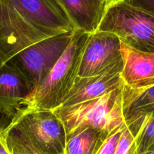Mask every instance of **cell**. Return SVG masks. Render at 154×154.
<instances>
[{
  "label": "cell",
  "mask_w": 154,
  "mask_h": 154,
  "mask_svg": "<svg viewBox=\"0 0 154 154\" xmlns=\"http://www.w3.org/2000/svg\"><path fill=\"white\" fill-rule=\"evenodd\" d=\"M124 126H125V125H124ZM124 126L114 131L113 133H112V134L106 139V140H105L104 143H103V145H102V146L100 147V149H99V151L97 152V154L114 153L116 146V144H117V142L118 140H119V137H120V134L121 133H122V128H124Z\"/></svg>",
  "instance_id": "ac0fdd59"
},
{
  "label": "cell",
  "mask_w": 154,
  "mask_h": 154,
  "mask_svg": "<svg viewBox=\"0 0 154 154\" xmlns=\"http://www.w3.org/2000/svg\"><path fill=\"white\" fill-rule=\"evenodd\" d=\"M72 32L53 35L35 42L7 62L20 72L32 93L42 85L66 49Z\"/></svg>",
  "instance_id": "277c9868"
},
{
  "label": "cell",
  "mask_w": 154,
  "mask_h": 154,
  "mask_svg": "<svg viewBox=\"0 0 154 154\" xmlns=\"http://www.w3.org/2000/svg\"><path fill=\"white\" fill-rule=\"evenodd\" d=\"M7 128L18 131L37 150L47 154H64L66 131L53 110L23 109Z\"/></svg>",
  "instance_id": "5b68a950"
},
{
  "label": "cell",
  "mask_w": 154,
  "mask_h": 154,
  "mask_svg": "<svg viewBox=\"0 0 154 154\" xmlns=\"http://www.w3.org/2000/svg\"><path fill=\"white\" fill-rule=\"evenodd\" d=\"M23 17L38 27L57 33L76 28L60 0H10Z\"/></svg>",
  "instance_id": "ba28073f"
},
{
  "label": "cell",
  "mask_w": 154,
  "mask_h": 154,
  "mask_svg": "<svg viewBox=\"0 0 154 154\" xmlns=\"http://www.w3.org/2000/svg\"><path fill=\"white\" fill-rule=\"evenodd\" d=\"M0 154H11L7 147L5 138L2 133L0 134Z\"/></svg>",
  "instance_id": "ffe728a7"
},
{
  "label": "cell",
  "mask_w": 154,
  "mask_h": 154,
  "mask_svg": "<svg viewBox=\"0 0 154 154\" xmlns=\"http://www.w3.org/2000/svg\"><path fill=\"white\" fill-rule=\"evenodd\" d=\"M2 133L11 154H36L28 140L16 130L6 127Z\"/></svg>",
  "instance_id": "e0dca14e"
},
{
  "label": "cell",
  "mask_w": 154,
  "mask_h": 154,
  "mask_svg": "<svg viewBox=\"0 0 154 154\" xmlns=\"http://www.w3.org/2000/svg\"><path fill=\"white\" fill-rule=\"evenodd\" d=\"M123 114L125 119L140 114L154 115V86L137 89L124 85Z\"/></svg>",
  "instance_id": "5bb4252c"
},
{
  "label": "cell",
  "mask_w": 154,
  "mask_h": 154,
  "mask_svg": "<svg viewBox=\"0 0 154 154\" xmlns=\"http://www.w3.org/2000/svg\"><path fill=\"white\" fill-rule=\"evenodd\" d=\"M60 33L38 27L23 17L10 0H0V63H5L34 43Z\"/></svg>",
  "instance_id": "8992f818"
},
{
  "label": "cell",
  "mask_w": 154,
  "mask_h": 154,
  "mask_svg": "<svg viewBox=\"0 0 154 154\" xmlns=\"http://www.w3.org/2000/svg\"><path fill=\"white\" fill-rule=\"evenodd\" d=\"M123 85L122 73H106L89 77L77 75L60 106H72L98 98Z\"/></svg>",
  "instance_id": "30bf717a"
},
{
  "label": "cell",
  "mask_w": 154,
  "mask_h": 154,
  "mask_svg": "<svg viewBox=\"0 0 154 154\" xmlns=\"http://www.w3.org/2000/svg\"><path fill=\"white\" fill-rule=\"evenodd\" d=\"M2 128H0V134L2 133Z\"/></svg>",
  "instance_id": "cb8c5ba5"
},
{
  "label": "cell",
  "mask_w": 154,
  "mask_h": 154,
  "mask_svg": "<svg viewBox=\"0 0 154 154\" xmlns=\"http://www.w3.org/2000/svg\"><path fill=\"white\" fill-rule=\"evenodd\" d=\"M88 32L74 29L70 42L46 79L29 97L23 109H53L60 106L78 75Z\"/></svg>",
  "instance_id": "7a4b0ae2"
},
{
  "label": "cell",
  "mask_w": 154,
  "mask_h": 154,
  "mask_svg": "<svg viewBox=\"0 0 154 154\" xmlns=\"http://www.w3.org/2000/svg\"><path fill=\"white\" fill-rule=\"evenodd\" d=\"M102 1H103V2H104V3H106V5H107L108 4H109V2H110L111 1H112V0H102Z\"/></svg>",
  "instance_id": "603a6c76"
},
{
  "label": "cell",
  "mask_w": 154,
  "mask_h": 154,
  "mask_svg": "<svg viewBox=\"0 0 154 154\" xmlns=\"http://www.w3.org/2000/svg\"><path fill=\"white\" fill-rule=\"evenodd\" d=\"M29 142V141H28ZM31 146H32V145H31ZM32 147H33V146H32ZM33 149H34V150H35V152H36V154H47V153H45V152H41V151H38V150H37L36 149H35V148L33 147Z\"/></svg>",
  "instance_id": "44dd1931"
},
{
  "label": "cell",
  "mask_w": 154,
  "mask_h": 154,
  "mask_svg": "<svg viewBox=\"0 0 154 154\" xmlns=\"http://www.w3.org/2000/svg\"><path fill=\"white\" fill-rule=\"evenodd\" d=\"M142 154H154V150L152 151H147V152H145Z\"/></svg>",
  "instance_id": "7402d4cb"
},
{
  "label": "cell",
  "mask_w": 154,
  "mask_h": 154,
  "mask_svg": "<svg viewBox=\"0 0 154 154\" xmlns=\"http://www.w3.org/2000/svg\"><path fill=\"white\" fill-rule=\"evenodd\" d=\"M137 154L154 150V115L140 114L137 133Z\"/></svg>",
  "instance_id": "2e32d148"
},
{
  "label": "cell",
  "mask_w": 154,
  "mask_h": 154,
  "mask_svg": "<svg viewBox=\"0 0 154 154\" xmlns=\"http://www.w3.org/2000/svg\"><path fill=\"white\" fill-rule=\"evenodd\" d=\"M125 1L154 15V0H125Z\"/></svg>",
  "instance_id": "d6986e66"
},
{
  "label": "cell",
  "mask_w": 154,
  "mask_h": 154,
  "mask_svg": "<svg viewBox=\"0 0 154 154\" xmlns=\"http://www.w3.org/2000/svg\"><path fill=\"white\" fill-rule=\"evenodd\" d=\"M32 93L14 66L8 63H0V114L11 121L24 108Z\"/></svg>",
  "instance_id": "9c48e42d"
},
{
  "label": "cell",
  "mask_w": 154,
  "mask_h": 154,
  "mask_svg": "<svg viewBox=\"0 0 154 154\" xmlns=\"http://www.w3.org/2000/svg\"><path fill=\"white\" fill-rule=\"evenodd\" d=\"M110 134L96 128H85L66 140L64 154H97Z\"/></svg>",
  "instance_id": "4fadbf2b"
},
{
  "label": "cell",
  "mask_w": 154,
  "mask_h": 154,
  "mask_svg": "<svg viewBox=\"0 0 154 154\" xmlns=\"http://www.w3.org/2000/svg\"><path fill=\"white\" fill-rule=\"evenodd\" d=\"M76 29L95 32L103 18L106 4L102 0H60Z\"/></svg>",
  "instance_id": "7c38bea8"
},
{
  "label": "cell",
  "mask_w": 154,
  "mask_h": 154,
  "mask_svg": "<svg viewBox=\"0 0 154 154\" xmlns=\"http://www.w3.org/2000/svg\"><path fill=\"white\" fill-rule=\"evenodd\" d=\"M97 30L112 32L130 48L154 53V15L125 0H112Z\"/></svg>",
  "instance_id": "3957f363"
},
{
  "label": "cell",
  "mask_w": 154,
  "mask_h": 154,
  "mask_svg": "<svg viewBox=\"0 0 154 154\" xmlns=\"http://www.w3.org/2000/svg\"><path fill=\"white\" fill-rule=\"evenodd\" d=\"M124 67V84L131 88L143 89L154 86V53L142 52L121 42Z\"/></svg>",
  "instance_id": "8fae6325"
},
{
  "label": "cell",
  "mask_w": 154,
  "mask_h": 154,
  "mask_svg": "<svg viewBox=\"0 0 154 154\" xmlns=\"http://www.w3.org/2000/svg\"><path fill=\"white\" fill-rule=\"evenodd\" d=\"M123 67L119 37L106 31L96 30L90 33L84 48L78 76L122 73Z\"/></svg>",
  "instance_id": "52a82bcc"
},
{
  "label": "cell",
  "mask_w": 154,
  "mask_h": 154,
  "mask_svg": "<svg viewBox=\"0 0 154 154\" xmlns=\"http://www.w3.org/2000/svg\"><path fill=\"white\" fill-rule=\"evenodd\" d=\"M139 117L125 120L113 154H137V133L139 128Z\"/></svg>",
  "instance_id": "9a60e30c"
},
{
  "label": "cell",
  "mask_w": 154,
  "mask_h": 154,
  "mask_svg": "<svg viewBox=\"0 0 154 154\" xmlns=\"http://www.w3.org/2000/svg\"><path fill=\"white\" fill-rule=\"evenodd\" d=\"M124 85L98 98L53 109L63 124L66 140L87 128L112 134L123 127Z\"/></svg>",
  "instance_id": "6da1fadb"
}]
</instances>
